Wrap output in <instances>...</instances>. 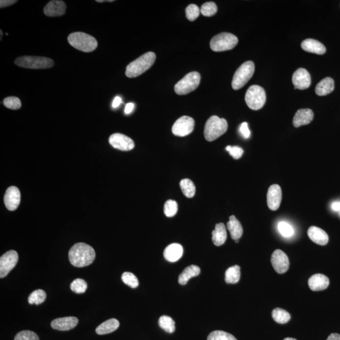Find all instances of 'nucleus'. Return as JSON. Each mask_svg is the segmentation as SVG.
Wrapping results in <instances>:
<instances>
[{
    "label": "nucleus",
    "mask_w": 340,
    "mask_h": 340,
    "mask_svg": "<svg viewBox=\"0 0 340 340\" xmlns=\"http://www.w3.org/2000/svg\"><path fill=\"white\" fill-rule=\"evenodd\" d=\"M88 284L85 281L81 279H77L71 284V290L77 294H83L87 289Z\"/></svg>",
    "instance_id": "72a5a7b5"
},
{
    "label": "nucleus",
    "mask_w": 340,
    "mask_h": 340,
    "mask_svg": "<svg viewBox=\"0 0 340 340\" xmlns=\"http://www.w3.org/2000/svg\"><path fill=\"white\" fill-rule=\"evenodd\" d=\"M235 243H239V239L235 240Z\"/></svg>",
    "instance_id": "603ef678"
},
{
    "label": "nucleus",
    "mask_w": 340,
    "mask_h": 340,
    "mask_svg": "<svg viewBox=\"0 0 340 340\" xmlns=\"http://www.w3.org/2000/svg\"><path fill=\"white\" fill-rule=\"evenodd\" d=\"M15 63L20 67L36 70L51 68L54 65V61L48 57L28 55L18 57Z\"/></svg>",
    "instance_id": "0eeeda50"
},
{
    "label": "nucleus",
    "mask_w": 340,
    "mask_h": 340,
    "mask_svg": "<svg viewBox=\"0 0 340 340\" xmlns=\"http://www.w3.org/2000/svg\"><path fill=\"white\" fill-rule=\"evenodd\" d=\"M201 273V269L197 265H190L184 269L179 275V283L182 286L186 285L188 281L193 277H197Z\"/></svg>",
    "instance_id": "bb28decb"
},
{
    "label": "nucleus",
    "mask_w": 340,
    "mask_h": 340,
    "mask_svg": "<svg viewBox=\"0 0 340 340\" xmlns=\"http://www.w3.org/2000/svg\"><path fill=\"white\" fill-rule=\"evenodd\" d=\"M308 235L311 241L319 245L324 246L328 243L329 237L327 233L318 227H310L308 229Z\"/></svg>",
    "instance_id": "412c9836"
},
{
    "label": "nucleus",
    "mask_w": 340,
    "mask_h": 340,
    "mask_svg": "<svg viewBox=\"0 0 340 340\" xmlns=\"http://www.w3.org/2000/svg\"><path fill=\"white\" fill-rule=\"evenodd\" d=\"M284 340H297L296 339H293V338H286V339Z\"/></svg>",
    "instance_id": "3c124183"
},
{
    "label": "nucleus",
    "mask_w": 340,
    "mask_h": 340,
    "mask_svg": "<svg viewBox=\"0 0 340 340\" xmlns=\"http://www.w3.org/2000/svg\"><path fill=\"white\" fill-rule=\"evenodd\" d=\"M159 325L165 332L173 333L175 331V322L172 317L168 315H162L159 317Z\"/></svg>",
    "instance_id": "2f4dec72"
},
{
    "label": "nucleus",
    "mask_w": 340,
    "mask_h": 340,
    "mask_svg": "<svg viewBox=\"0 0 340 340\" xmlns=\"http://www.w3.org/2000/svg\"><path fill=\"white\" fill-rule=\"evenodd\" d=\"M212 242L214 245L220 246L225 243L227 239V232L225 225L223 223L217 224L215 230L212 233Z\"/></svg>",
    "instance_id": "a878e982"
},
{
    "label": "nucleus",
    "mask_w": 340,
    "mask_h": 340,
    "mask_svg": "<svg viewBox=\"0 0 340 340\" xmlns=\"http://www.w3.org/2000/svg\"><path fill=\"white\" fill-rule=\"evenodd\" d=\"M180 185L182 192L185 196L188 198H192L195 194V186L194 183L190 179L182 180Z\"/></svg>",
    "instance_id": "7c9ffc66"
},
{
    "label": "nucleus",
    "mask_w": 340,
    "mask_h": 340,
    "mask_svg": "<svg viewBox=\"0 0 340 340\" xmlns=\"http://www.w3.org/2000/svg\"><path fill=\"white\" fill-rule=\"evenodd\" d=\"M335 89V81L332 78L326 77L322 79L315 86V93L319 96H326L333 92Z\"/></svg>",
    "instance_id": "b1692460"
},
{
    "label": "nucleus",
    "mask_w": 340,
    "mask_h": 340,
    "mask_svg": "<svg viewBox=\"0 0 340 340\" xmlns=\"http://www.w3.org/2000/svg\"><path fill=\"white\" fill-rule=\"evenodd\" d=\"M314 113L310 108H303L297 111L293 119V125L295 128L308 125L313 121Z\"/></svg>",
    "instance_id": "6ab92c4d"
},
{
    "label": "nucleus",
    "mask_w": 340,
    "mask_h": 340,
    "mask_svg": "<svg viewBox=\"0 0 340 340\" xmlns=\"http://www.w3.org/2000/svg\"><path fill=\"white\" fill-rule=\"evenodd\" d=\"M134 104L133 103H128L127 104L125 108V110H124V112H125L126 114H130L131 112H132L133 109H134Z\"/></svg>",
    "instance_id": "49530a36"
},
{
    "label": "nucleus",
    "mask_w": 340,
    "mask_h": 340,
    "mask_svg": "<svg viewBox=\"0 0 340 340\" xmlns=\"http://www.w3.org/2000/svg\"><path fill=\"white\" fill-rule=\"evenodd\" d=\"M122 104V99L121 97H116L113 100L112 103L113 108H117Z\"/></svg>",
    "instance_id": "de8ad7c7"
},
{
    "label": "nucleus",
    "mask_w": 340,
    "mask_h": 340,
    "mask_svg": "<svg viewBox=\"0 0 340 340\" xmlns=\"http://www.w3.org/2000/svg\"><path fill=\"white\" fill-rule=\"evenodd\" d=\"M195 121L192 117L183 116L179 118L172 127L173 134L177 136L184 137L192 132Z\"/></svg>",
    "instance_id": "9d476101"
},
{
    "label": "nucleus",
    "mask_w": 340,
    "mask_h": 340,
    "mask_svg": "<svg viewBox=\"0 0 340 340\" xmlns=\"http://www.w3.org/2000/svg\"><path fill=\"white\" fill-rule=\"evenodd\" d=\"M78 324V319L73 316L60 317L53 320L51 327L59 331H68L75 328Z\"/></svg>",
    "instance_id": "f3484780"
},
{
    "label": "nucleus",
    "mask_w": 340,
    "mask_h": 340,
    "mask_svg": "<svg viewBox=\"0 0 340 340\" xmlns=\"http://www.w3.org/2000/svg\"><path fill=\"white\" fill-rule=\"evenodd\" d=\"M308 285L313 291L323 290L330 285V280L326 275L317 273L310 278Z\"/></svg>",
    "instance_id": "aec40b11"
},
{
    "label": "nucleus",
    "mask_w": 340,
    "mask_h": 340,
    "mask_svg": "<svg viewBox=\"0 0 340 340\" xmlns=\"http://www.w3.org/2000/svg\"><path fill=\"white\" fill-rule=\"evenodd\" d=\"M14 340H39L36 333L31 331H22L17 334Z\"/></svg>",
    "instance_id": "79ce46f5"
},
{
    "label": "nucleus",
    "mask_w": 340,
    "mask_h": 340,
    "mask_svg": "<svg viewBox=\"0 0 340 340\" xmlns=\"http://www.w3.org/2000/svg\"><path fill=\"white\" fill-rule=\"evenodd\" d=\"M273 319L279 324H286L290 321L291 315L288 311L281 308H275L272 313Z\"/></svg>",
    "instance_id": "c756f323"
},
{
    "label": "nucleus",
    "mask_w": 340,
    "mask_h": 340,
    "mask_svg": "<svg viewBox=\"0 0 340 340\" xmlns=\"http://www.w3.org/2000/svg\"><path fill=\"white\" fill-rule=\"evenodd\" d=\"M217 12L216 4L214 2H207L202 4L201 8V13L204 16L212 17Z\"/></svg>",
    "instance_id": "e433bc0d"
},
{
    "label": "nucleus",
    "mask_w": 340,
    "mask_h": 340,
    "mask_svg": "<svg viewBox=\"0 0 340 340\" xmlns=\"http://www.w3.org/2000/svg\"><path fill=\"white\" fill-rule=\"evenodd\" d=\"M241 269L238 265H235L229 268L226 271L225 281L227 284H236L241 277Z\"/></svg>",
    "instance_id": "c85d7f7f"
},
{
    "label": "nucleus",
    "mask_w": 340,
    "mask_h": 340,
    "mask_svg": "<svg viewBox=\"0 0 340 340\" xmlns=\"http://www.w3.org/2000/svg\"><path fill=\"white\" fill-rule=\"evenodd\" d=\"M301 48L306 52L319 55L324 54L326 51V47L321 42L313 39L304 40L301 43Z\"/></svg>",
    "instance_id": "5701e85b"
},
{
    "label": "nucleus",
    "mask_w": 340,
    "mask_h": 340,
    "mask_svg": "<svg viewBox=\"0 0 340 340\" xmlns=\"http://www.w3.org/2000/svg\"><path fill=\"white\" fill-rule=\"evenodd\" d=\"M2 35H3V33H2V31L1 30V38H2Z\"/></svg>",
    "instance_id": "864d4df0"
},
{
    "label": "nucleus",
    "mask_w": 340,
    "mask_h": 340,
    "mask_svg": "<svg viewBox=\"0 0 340 340\" xmlns=\"http://www.w3.org/2000/svg\"><path fill=\"white\" fill-rule=\"evenodd\" d=\"M227 228L230 231L231 236L233 239L235 241V240L241 238L243 233V227L238 220L235 218V215H231L230 217V221L227 223Z\"/></svg>",
    "instance_id": "393cba45"
},
{
    "label": "nucleus",
    "mask_w": 340,
    "mask_h": 340,
    "mask_svg": "<svg viewBox=\"0 0 340 340\" xmlns=\"http://www.w3.org/2000/svg\"><path fill=\"white\" fill-rule=\"evenodd\" d=\"M21 192L19 188L15 186H10L7 188L4 194V202L8 210H16L21 203Z\"/></svg>",
    "instance_id": "4468645a"
},
{
    "label": "nucleus",
    "mask_w": 340,
    "mask_h": 340,
    "mask_svg": "<svg viewBox=\"0 0 340 340\" xmlns=\"http://www.w3.org/2000/svg\"><path fill=\"white\" fill-rule=\"evenodd\" d=\"M183 253V248L181 244L173 243L164 249V257L170 262H176L181 259Z\"/></svg>",
    "instance_id": "4be33fe9"
},
{
    "label": "nucleus",
    "mask_w": 340,
    "mask_h": 340,
    "mask_svg": "<svg viewBox=\"0 0 340 340\" xmlns=\"http://www.w3.org/2000/svg\"><path fill=\"white\" fill-rule=\"evenodd\" d=\"M201 83V75L196 72L188 73L175 84L174 90L177 94L184 95L196 90Z\"/></svg>",
    "instance_id": "6e6552de"
},
{
    "label": "nucleus",
    "mask_w": 340,
    "mask_h": 340,
    "mask_svg": "<svg viewBox=\"0 0 340 340\" xmlns=\"http://www.w3.org/2000/svg\"><path fill=\"white\" fill-rule=\"evenodd\" d=\"M239 132L244 139H248L250 137L251 132L247 122H243L241 124L239 127Z\"/></svg>",
    "instance_id": "c03bdc74"
},
{
    "label": "nucleus",
    "mask_w": 340,
    "mask_h": 340,
    "mask_svg": "<svg viewBox=\"0 0 340 340\" xmlns=\"http://www.w3.org/2000/svg\"><path fill=\"white\" fill-rule=\"evenodd\" d=\"M245 101L251 109H261L266 102L265 91L259 85L251 86L246 93Z\"/></svg>",
    "instance_id": "1a4fd4ad"
},
{
    "label": "nucleus",
    "mask_w": 340,
    "mask_h": 340,
    "mask_svg": "<svg viewBox=\"0 0 340 340\" xmlns=\"http://www.w3.org/2000/svg\"><path fill=\"white\" fill-rule=\"evenodd\" d=\"M46 297V293L43 290L38 289L31 293L28 297V302L30 304L39 305L45 301Z\"/></svg>",
    "instance_id": "473e14b6"
},
{
    "label": "nucleus",
    "mask_w": 340,
    "mask_h": 340,
    "mask_svg": "<svg viewBox=\"0 0 340 340\" xmlns=\"http://www.w3.org/2000/svg\"><path fill=\"white\" fill-rule=\"evenodd\" d=\"M17 0H1L0 1V7L1 8L7 7L17 3Z\"/></svg>",
    "instance_id": "a18cd8bd"
},
{
    "label": "nucleus",
    "mask_w": 340,
    "mask_h": 340,
    "mask_svg": "<svg viewBox=\"0 0 340 340\" xmlns=\"http://www.w3.org/2000/svg\"><path fill=\"white\" fill-rule=\"evenodd\" d=\"M271 263L275 270L280 274L286 273L289 268L290 263L288 255L281 250H276L273 253Z\"/></svg>",
    "instance_id": "f8f14e48"
},
{
    "label": "nucleus",
    "mask_w": 340,
    "mask_h": 340,
    "mask_svg": "<svg viewBox=\"0 0 340 340\" xmlns=\"http://www.w3.org/2000/svg\"><path fill=\"white\" fill-rule=\"evenodd\" d=\"M255 72V64L249 61L240 66L235 72L232 81V87L235 90L243 88L252 78Z\"/></svg>",
    "instance_id": "423d86ee"
},
{
    "label": "nucleus",
    "mask_w": 340,
    "mask_h": 340,
    "mask_svg": "<svg viewBox=\"0 0 340 340\" xmlns=\"http://www.w3.org/2000/svg\"><path fill=\"white\" fill-rule=\"evenodd\" d=\"M238 43V39L231 33L223 32L215 35L211 39L210 47L215 52L233 50Z\"/></svg>",
    "instance_id": "39448f33"
},
{
    "label": "nucleus",
    "mask_w": 340,
    "mask_h": 340,
    "mask_svg": "<svg viewBox=\"0 0 340 340\" xmlns=\"http://www.w3.org/2000/svg\"><path fill=\"white\" fill-rule=\"evenodd\" d=\"M292 83L295 89L306 90L311 86V75L306 69L299 68L293 74Z\"/></svg>",
    "instance_id": "2eb2a0df"
},
{
    "label": "nucleus",
    "mask_w": 340,
    "mask_h": 340,
    "mask_svg": "<svg viewBox=\"0 0 340 340\" xmlns=\"http://www.w3.org/2000/svg\"><path fill=\"white\" fill-rule=\"evenodd\" d=\"M178 211V204L176 201L168 200L164 206V213L166 216L172 217L176 215Z\"/></svg>",
    "instance_id": "4c0bfd02"
},
{
    "label": "nucleus",
    "mask_w": 340,
    "mask_h": 340,
    "mask_svg": "<svg viewBox=\"0 0 340 340\" xmlns=\"http://www.w3.org/2000/svg\"><path fill=\"white\" fill-rule=\"evenodd\" d=\"M19 261V255L16 251L10 250L0 258V277L4 278L12 270Z\"/></svg>",
    "instance_id": "9b49d317"
},
{
    "label": "nucleus",
    "mask_w": 340,
    "mask_h": 340,
    "mask_svg": "<svg viewBox=\"0 0 340 340\" xmlns=\"http://www.w3.org/2000/svg\"><path fill=\"white\" fill-rule=\"evenodd\" d=\"M3 105L6 108L12 110H18L21 108L22 106L21 100L15 97H9L4 99Z\"/></svg>",
    "instance_id": "58836bf2"
},
{
    "label": "nucleus",
    "mask_w": 340,
    "mask_h": 340,
    "mask_svg": "<svg viewBox=\"0 0 340 340\" xmlns=\"http://www.w3.org/2000/svg\"><path fill=\"white\" fill-rule=\"evenodd\" d=\"M108 141H109L111 146L121 151H131L135 146L132 139L127 135L120 134V133H115V134L111 135Z\"/></svg>",
    "instance_id": "ddd939ff"
},
{
    "label": "nucleus",
    "mask_w": 340,
    "mask_h": 340,
    "mask_svg": "<svg viewBox=\"0 0 340 340\" xmlns=\"http://www.w3.org/2000/svg\"><path fill=\"white\" fill-rule=\"evenodd\" d=\"M156 58L157 56L155 53L153 52L145 53L134 61L131 62L127 66L126 75L130 78L139 77L154 64Z\"/></svg>",
    "instance_id": "f03ea898"
},
{
    "label": "nucleus",
    "mask_w": 340,
    "mask_h": 340,
    "mask_svg": "<svg viewBox=\"0 0 340 340\" xmlns=\"http://www.w3.org/2000/svg\"><path fill=\"white\" fill-rule=\"evenodd\" d=\"M278 230L284 237H290L294 234V230L289 224L286 222H280L278 224Z\"/></svg>",
    "instance_id": "a19ab883"
},
{
    "label": "nucleus",
    "mask_w": 340,
    "mask_h": 340,
    "mask_svg": "<svg viewBox=\"0 0 340 340\" xmlns=\"http://www.w3.org/2000/svg\"><path fill=\"white\" fill-rule=\"evenodd\" d=\"M326 340H340V335L338 333H332Z\"/></svg>",
    "instance_id": "09e8293b"
},
{
    "label": "nucleus",
    "mask_w": 340,
    "mask_h": 340,
    "mask_svg": "<svg viewBox=\"0 0 340 340\" xmlns=\"http://www.w3.org/2000/svg\"><path fill=\"white\" fill-rule=\"evenodd\" d=\"M185 12L188 21L192 22L199 17L201 10L196 4H191L186 7Z\"/></svg>",
    "instance_id": "ea45409f"
},
{
    "label": "nucleus",
    "mask_w": 340,
    "mask_h": 340,
    "mask_svg": "<svg viewBox=\"0 0 340 340\" xmlns=\"http://www.w3.org/2000/svg\"><path fill=\"white\" fill-rule=\"evenodd\" d=\"M66 5L63 1L52 0L44 8V13L48 17H59L65 13Z\"/></svg>",
    "instance_id": "a211bd4d"
},
{
    "label": "nucleus",
    "mask_w": 340,
    "mask_h": 340,
    "mask_svg": "<svg viewBox=\"0 0 340 340\" xmlns=\"http://www.w3.org/2000/svg\"><path fill=\"white\" fill-rule=\"evenodd\" d=\"M228 124L225 119L213 115L207 121L204 128V137L208 141H215L228 130Z\"/></svg>",
    "instance_id": "7ed1b4c3"
},
{
    "label": "nucleus",
    "mask_w": 340,
    "mask_h": 340,
    "mask_svg": "<svg viewBox=\"0 0 340 340\" xmlns=\"http://www.w3.org/2000/svg\"><path fill=\"white\" fill-rule=\"evenodd\" d=\"M122 281L127 286L131 288H137L139 286V281L134 274L131 272H124L122 275Z\"/></svg>",
    "instance_id": "c9c22d12"
},
{
    "label": "nucleus",
    "mask_w": 340,
    "mask_h": 340,
    "mask_svg": "<svg viewBox=\"0 0 340 340\" xmlns=\"http://www.w3.org/2000/svg\"><path fill=\"white\" fill-rule=\"evenodd\" d=\"M119 321L115 318L107 320L96 328V333L99 335H106L115 332L119 328Z\"/></svg>",
    "instance_id": "cd10ccee"
},
{
    "label": "nucleus",
    "mask_w": 340,
    "mask_h": 340,
    "mask_svg": "<svg viewBox=\"0 0 340 340\" xmlns=\"http://www.w3.org/2000/svg\"><path fill=\"white\" fill-rule=\"evenodd\" d=\"M227 151H228L230 155L235 159L241 158L243 154V149L238 146H228L226 148Z\"/></svg>",
    "instance_id": "37998d69"
},
{
    "label": "nucleus",
    "mask_w": 340,
    "mask_h": 340,
    "mask_svg": "<svg viewBox=\"0 0 340 340\" xmlns=\"http://www.w3.org/2000/svg\"><path fill=\"white\" fill-rule=\"evenodd\" d=\"M94 249L84 243L75 244L69 252L70 263L76 267H84L90 265L95 261Z\"/></svg>",
    "instance_id": "f257e3e1"
},
{
    "label": "nucleus",
    "mask_w": 340,
    "mask_h": 340,
    "mask_svg": "<svg viewBox=\"0 0 340 340\" xmlns=\"http://www.w3.org/2000/svg\"><path fill=\"white\" fill-rule=\"evenodd\" d=\"M70 45L84 52H90L96 50L98 42L92 35L84 32H73L68 37Z\"/></svg>",
    "instance_id": "20e7f679"
},
{
    "label": "nucleus",
    "mask_w": 340,
    "mask_h": 340,
    "mask_svg": "<svg viewBox=\"0 0 340 340\" xmlns=\"http://www.w3.org/2000/svg\"><path fill=\"white\" fill-rule=\"evenodd\" d=\"M208 340H237L233 335L223 331H214L210 333Z\"/></svg>",
    "instance_id": "f704fd0d"
},
{
    "label": "nucleus",
    "mask_w": 340,
    "mask_h": 340,
    "mask_svg": "<svg viewBox=\"0 0 340 340\" xmlns=\"http://www.w3.org/2000/svg\"><path fill=\"white\" fill-rule=\"evenodd\" d=\"M332 209L335 211L340 210V202L336 201L333 202L332 205Z\"/></svg>",
    "instance_id": "8fccbe9b"
},
{
    "label": "nucleus",
    "mask_w": 340,
    "mask_h": 340,
    "mask_svg": "<svg viewBox=\"0 0 340 340\" xmlns=\"http://www.w3.org/2000/svg\"><path fill=\"white\" fill-rule=\"evenodd\" d=\"M282 193L281 186L273 184L268 188L267 193V205L272 210H277L281 206Z\"/></svg>",
    "instance_id": "dca6fc26"
}]
</instances>
